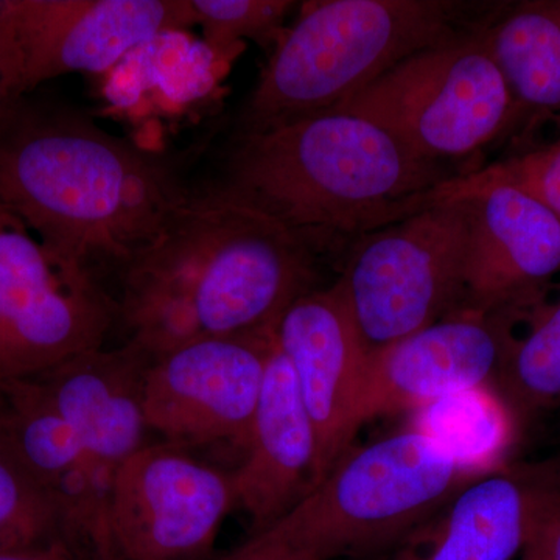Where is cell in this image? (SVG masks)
I'll use <instances>...</instances> for the list:
<instances>
[{
    "label": "cell",
    "instance_id": "1",
    "mask_svg": "<svg viewBox=\"0 0 560 560\" xmlns=\"http://www.w3.org/2000/svg\"><path fill=\"white\" fill-rule=\"evenodd\" d=\"M316 250L264 210L230 195L184 202L121 271L117 313L151 359L189 342L275 330L316 290Z\"/></svg>",
    "mask_w": 560,
    "mask_h": 560
},
{
    "label": "cell",
    "instance_id": "2",
    "mask_svg": "<svg viewBox=\"0 0 560 560\" xmlns=\"http://www.w3.org/2000/svg\"><path fill=\"white\" fill-rule=\"evenodd\" d=\"M189 197L160 158L73 110L22 98L0 124V205L94 275L124 271Z\"/></svg>",
    "mask_w": 560,
    "mask_h": 560
},
{
    "label": "cell",
    "instance_id": "3",
    "mask_svg": "<svg viewBox=\"0 0 560 560\" xmlns=\"http://www.w3.org/2000/svg\"><path fill=\"white\" fill-rule=\"evenodd\" d=\"M453 176L374 121L330 110L243 132L223 194L282 221L320 253L429 208Z\"/></svg>",
    "mask_w": 560,
    "mask_h": 560
},
{
    "label": "cell",
    "instance_id": "4",
    "mask_svg": "<svg viewBox=\"0 0 560 560\" xmlns=\"http://www.w3.org/2000/svg\"><path fill=\"white\" fill-rule=\"evenodd\" d=\"M464 11L441 0L304 3L261 72L245 132L338 108L411 55L480 27H467Z\"/></svg>",
    "mask_w": 560,
    "mask_h": 560
},
{
    "label": "cell",
    "instance_id": "5",
    "mask_svg": "<svg viewBox=\"0 0 560 560\" xmlns=\"http://www.w3.org/2000/svg\"><path fill=\"white\" fill-rule=\"evenodd\" d=\"M480 475L410 425L350 447L264 533L316 560L382 559Z\"/></svg>",
    "mask_w": 560,
    "mask_h": 560
},
{
    "label": "cell",
    "instance_id": "6",
    "mask_svg": "<svg viewBox=\"0 0 560 560\" xmlns=\"http://www.w3.org/2000/svg\"><path fill=\"white\" fill-rule=\"evenodd\" d=\"M467 231L444 200L352 242L334 287L368 355L466 305Z\"/></svg>",
    "mask_w": 560,
    "mask_h": 560
},
{
    "label": "cell",
    "instance_id": "7",
    "mask_svg": "<svg viewBox=\"0 0 560 560\" xmlns=\"http://www.w3.org/2000/svg\"><path fill=\"white\" fill-rule=\"evenodd\" d=\"M480 27L411 55L331 110L374 121L423 160L470 158L517 117Z\"/></svg>",
    "mask_w": 560,
    "mask_h": 560
},
{
    "label": "cell",
    "instance_id": "8",
    "mask_svg": "<svg viewBox=\"0 0 560 560\" xmlns=\"http://www.w3.org/2000/svg\"><path fill=\"white\" fill-rule=\"evenodd\" d=\"M117 316L94 272L0 205V386L103 348Z\"/></svg>",
    "mask_w": 560,
    "mask_h": 560
},
{
    "label": "cell",
    "instance_id": "9",
    "mask_svg": "<svg viewBox=\"0 0 560 560\" xmlns=\"http://www.w3.org/2000/svg\"><path fill=\"white\" fill-rule=\"evenodd\" d=\"M237 506L232 471L171 444H145L110 492L108 560H208Z\"/></svg>",
    "mask_w": 560,
    "mask_h": 560
},
{
    "label": "cell",
    "instance_id": "10",
    "mask_svg": "<svg viewBox=\"0 0 560 560\" xmlns=\"http://www.w3.org/2000/svg\"><path fill=\"white\" fill-rule=\"evenodd\" d=\"M191 25L190 0H0V33L22 95L69 73L105 72Z\"/></svg>",
    "mask_w": 560,
    "mask_h": 560
},
{
    "label": "cell",
    "instance_id": "11",
    "mask_svg": "<svg viewBox=\"0 0 560 560\" xmlns=\"http://www.w3.org/2000/svg\"><path fill=\"white\" fill-rule=\"evenodd\" d=\"M272 348L268 330L189 342L151 360L147 425L179 447L223 441L245 451Z\"/></svg>",
    "mask_w": 560,
    "mask_h": 560
},
{
    "label": "cell",
    "instance_id": "12",
    "mask_svg": "<svg viewBox=\"0 0 560 560\" xmlns=\"http://www.w3.org/2000/svg\"><path fill=\"white\" fill-rule=\"evenodd\" d=\"M536 305L486 308L466 304L368 355L361 425L381 416L415 415L464 390L492 388L518 327Z\"/></svg>",
    "mask_w": 560,
    "mask_h": 560
},
{
    "label": "cell",
    "instance_id": "13",
    "mask_svg": "<svg viewBox=\"0 0 560 560\" xmlns=\"http://www.w3.org/2000/svg\"><path fill=\"white\" fill-rule=\"evenodd\" d=\"M467 209L466 304L530 307L544 300L560 272V219L545 202L512 184L453 176L434 202Z\"/></svg>",
    "mask_w": 560,
    "mask_h": 560
},
{
    "label": "cell",
    "instance_id": "14",
    "mask_svg": "<svg viewBox=\"0 0 560 560\" xmlns=\"http://www.w3.org/2000/svg\"><path fill=\"white\" fill-rule=\"evenodd\" d=\"M275 341L315 425L323 481L361 427L366 349L334 285L298 298L280 316Z\"/></svg>",
    "mask_w": 560,
    "mask_h": 560
},
{
    "label": "cell",
    "instance_id": "15",
    "mask_svg": "<svg viewBox=\"0 0 560 560\" xmlns=\"http://www.w3.org/2000/svg\"><path fill=\"white\" fill-rule=\"evenodd\" d=\"M560 489V453L474 478L381 560H512L541 501Z\"/></svg>",
    "mask_w": 560,
    "mask_h": 560
},
{
    "label": "cell",
    "instance_id": "16",
    "mask_svg": "<svg viewBox=\"0 0 560 560\" xmlns=\"http://www.w3.org/2000/svg\"><path fill=\"white\" fill-rule=\"evenodd\" d=\"M135 342L94 349L35 378L79 440L92 471L109 488L149 431L143 382L151 363Z\"/></svg>",
    "mask_w": 560,
    "mask_h": 560
},
{
    "label": "cell",
    "instance_id": "17",
    "mask_svg": "<svg viewBox=\"0 0 560 560\" xmlns=\"http://www.w3.org/2000/svg\"><path fill=\"white\" fill-rule=\"evenodd\" d=\"M245 452L232 480L237 506L259 534L285 517L320 481L315 425L276 341Z\"/></svg>",
    "mask_w": 560,
    "mask_h": 560
},
{
    "label": "cell",
    "instance_id": "18",
    "mask_svg": "<svg viewBox=\"0 0 560 560\" xmlns=\"http://www.w3.org/2000/svg\"><path fill=\"white\" fill-rule=\"evenodd\" d=\"M480 38L517 117L560 113V2H523L489 16Z\"/></svg>",
    "mask_w": 560,
    "mask_h": 560
},
{
    "label": "cell",
    "instance_id": "19",
    "mask_svg": "<svg viewBox=\"0 0 560 560\" xmlns=\"http://www.w3.org/2000/svg\"><path fill=\"white\" fill-rule=\"evenodd\" d=\"M492 389L517 431L560 410V289L530 311L515 337Z\"/></svg>",
    "mask_w": 560,
    "mask_h": 560
},
{
    "label": "cell",
    "instance_id": "20",
    "mask_svg": "<svg viewBox=\"0 0 560 560\" xmlns=\"http://www.w3.org/2000/svg\"><path fill=\"white\" fill-rule=\"evenodd\" d=\"M411 425L429 434L464 467L486 474L506 464L517 427L497 396L485 388L464 390L415 412Z\"/></svg>",
    "mask_w": 560,
    "mask_h": 560
},
{
    "label": "cell",
    "instance_id": "21",
    "mask_svg": "<svg viewBox=\"0 0 560 560\" xmlns=\"http://www.w3.org/2000/svg\"><path fill=\"white\" fill-rule=\"evenodd\" d=\"M55 539L65 533L54 501L0 448V548Z\"/></svg>",
    "mask_w": 560,
    "mask_h": 560
},
{
    "label": "cell",
    "instance_id": "22",
    "mask_svg": "<svg viewBox=\"0 0 560 560\" xmlns=\"http://www.w3.org/2000/svg\"><path fill=\"white\" fill-rule=\"evenodd\" d=\"M290 0H190L195 24L200 25L210 49L223 54L243 39L261 46L278 43L290 11Z\"/></svg>",
    "mask_w": 560,
    "mask_h": 560
},
{
    "label": "cell",
    "instance_id": "23",
    "mask_svg": "<svg viewBox=\"0 0 560 560\" xmlns=\"http://www.w3.org/2000/svg\"><path fill=\"white\" fill-rule=\"evenodd\" d=\"M471 173L481 179L499 180L529 191L560 219V140Z\"/></svg>",
    "mask_w": 560,
    "mask_h": 560
},
{
    "label": "cell",
    "instance_id": "24",
    "mask_svg": "<svg viewBox=\"0 0 560 560\" xmlns=\"http://www.w3.org/2000/svg\"><path fill=\"white\" fill-rule=\"evenodd\" d=\"M522 556L523 560H560V489L541 501Z\"/></svg>",
    "mask_w": 560,
    "mask_h": 560
},
{
    "label": "cell",
    "instance_id": "25",
    "mask_svg": "<svg viewBox=\"0 0 560 560\" xmlns=\"http://www.w3.org/2000/svg\"><path fill=\"white\" fill-rule=\"evenodd\" d=\"M220 560H316L307 552L291 547L287 541L268 533L254 534L249 541L242 545L226 558Z\"/></svg>",
    "mask_w": 560,
    "mask_h": 560
},
{
    "label": "cell",
    "instance_id": "26",
    "mask_svg": "<svg viewBox=\"0 0 560 560\" xmlns=\"http://www.w3.org/2000/svg\"><path fill=\"white\" fill-rule=\"evenodd\" d=\"M0 560H88L68 540L55 539L27 547L0 548Z\"/></svg>",
    "mask_w": 560,
    "mask_h": 560
},
{
    "label": "cell",
    "instance_id": "27",
    "mask_svg": "<svg viewBox=\"0 0 560 560\" xmlns=\"http://www.w3.org/2000/svg\"><path fill=\"white\" fill-rule=\"evenodd\" d=\"M24 98L18 80L16 69H14L13 58L0 33V124Z\"/></svg>",
    "mask_w": 560,
    "mask_h": 560
}]
</instances>
